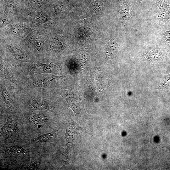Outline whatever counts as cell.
I'll use <instances>...</instances> for the list:
<instances>
[{"instance_id": "52a82bcc", "label": "cell", "mask_w": 170, "mask_h": 170, "mask_svg": "<svg viewBox=\"0 0 170 170\" xmlns=\"http://www.w3.org/2000/svg\"><path fill=\"white\" fill-rule=\"evenodd\" d=\"M18 130L16 122L14 120H8L1 128L0 133L7 135L16 133Z\"/></svg>"}, {"instance_id": "2e32d148", "label": "cell", "mask_w": 170, "mask_h": 170, "mask_svg": "<svg viewBox=\"0 0 170 170\" xmlns=\"http://www.w3.org/2000/svg\"><path fill=\"white\" fill-rule=\"evenodd\" d=\"M8 153L14 156H19L26 153V150L24 148L20 146H13L9 147Z\"/></svg>"}, {"instance_id": "4fadbf2b", "label": "cell", "mask_w": 170, "mask_h": 170, "mask_svg": "<svg viewBox=\"0 0 170 170\" xmlns=\"http://www.w3.org/2000/svg\"><path fill=\"white\" fill-rule=\"evenodd\" d=\"M1 94L4 102L7 107L12 108L13 101L10 93L4 86H1Z\"/></svg>"}, {"instance_id": "30bf717a", "label": "cell", "mask_w": 170, "mask_h": 170, "mask_svg": "<svg viewBox=\"0 0 170 170\" xmlns=\"http://www.w3.org/2000/svg\"><path fill=\"white\" fill-rule=\"evenodd\" d=\"M58 130L53 131L51 132L48 133L39 135L34 138L32 140L33 142L41 144L49 141L57 133Z\"/></svg>"}, {"instance_id": "5b68a950", "label": "cell", "mask_w": 170, "mask_h": 170, "mask_svg": "<svg viewBox=\"0 0 170 170\" xmlns=\"http://www.w3.org/2000/svg\"><path fill=\"white\" fill-rule=\"evenodd\" d=\"M29 107L35 110H43L48 111L53 110L49 103L46 100L39 99H33L28 102Z\"/></svg>"}, {"instance_id": "d6986e66", "label": "cell", "mask_w": 170, "mask_h": 170, "mask_svg": "<svg viewBox=\"0 0 170 170\" xmlns=\"http://www.w3.org/2000/svg\"><path fill=\"white\" fill-rule=\"evenodd\" d=\"M143 0H131L132 6L134 7H138L141 4Z\"/></svg>"}, {"instance_id": "5bb4252c", "label": "cell", "mask_w": 170, "mask_h": 170, "mask_svg": "<svg viewBox=\"0 0 170 170\" xmlns=\"http://www.w3.org/2000/svg\"><path fill=\"white\" fill-rule=\"evenodd\" d=\"M8 49L11 54L19 60L26 61L29 60L28 58L24 53L15 46L12 45L8 46Z\"/></svg>"}, {"instance_id": "ba28073f", "label": "cell", "mask_w": 170, "mask_h": 170, "mask_svg": "<svg viewBox=\"0 0 170 170\" xmlns=\"http://www.w3.org/2000/svg\"><path fill=\"white\" fill-rule=\"evenodd\" d=\"M118 46L114 40L110 39L106 47L105 54L110 59H112L117 54L118 50Z\"/></svg>"}, {"instance_id": "7c38bea8", "label": "cell", "mask_w": 170, "mask_h": 170, "mask_svg": "<svg viewBox=\"0 0 170 170\" xmlns=\"http://www.w3.org/2000/svg\"><path fill=\"white\" fill-rule=\"evenodd\" d=\"M30 44L34 49L38 52L42 51L43 46V41L41 37L38 35L33 36L31 37Z\"/></svg>"}, {"instance_id": "ac0fdd59", "label": "cell", "mask_w": 170, "mask_h": 170, "mask_svg": "<svg viewBox=\"0 0 170 170\" xmlns=\"http://www.w3.org/2000/svg\"><path fill=\"white\" fill-rule=\"evenodd\" d=\"M144 56L147 59L155 60L161 59L162 57V54L156 51H149L145 53Z\"/></svg>"}, {"instance_id": "6da1fadb", "label": "cell", "mask_w": 170, "mask_h": 170, "mask_svg": "<svg viewBox=\"0 0 170 170\" xmlns=\"http://www.w3.org/2000/svg\"><path fill=\"white\" fill-rule=\"evenodd\" d=\"M63 114L65 120V138L66 144L62 152V160L64 162L68 163L71 161V144L75 138L81 133H86L92 135L93 134L90 131L83 129L75 122L68 111H65Z\"/></svg>"}, {"instance_id": "e0dca14e", "label": "cell", "mask_w": 170, "mask_h": 170, "mask_svg": "<svg viewBox=\"0 0 170 170\" xmlns=\"http://www.w3.org/2000/svg\"><path fill=\"white\" fill-rule=\"evenodd\" d=\"M69 0H60L54 5L53 10L54 12H58L67 8L70 4Z\"/></svg>"}, {"instance_id": "7a4b0ae2", "label": "cell", "mask_w": 170, "mask_h": 170, "mask_svg": "<svg viewBox=\"0 0 170 170\" xmlns=\"http://www.w3.org/2000/svg\"><path fill=\"white\" fill-rule=\"evenodd\" d=\"M160 26L167 27L170 21V0H150Z\"/></svg>"}, {"instance_id": "8fae6325", "label": "cell", "mask_w": 170, "mask_h": 170, "mask_svg": "<svg viewBox=\"0 0 170 170\" xmlns=\"http://www.w3.org/2000/svg\"><path fill=\"white\" fill-rule=\"evenodd\" d=\"M51 0H25L27 7L31 10H36L49 3Z\"/></svg>"}, {"instance_id": "9a60e30c", "label": "cell", "mask_w": 170, "mask_h": 170, "mask_svg": "<svg viewBox=\"0 0 170 170\" xmlns=\"http://www.w3.org/2000/svg\"><path fill=\"white\" fill-rule=\"evenodd\" d=\"M35 14V20L38 23L41 24L46 23L49 20V18L48 15L42 10H38Z\"/></svg>"}, {"instance_id": "8992f818", "label": "cell", "mask_w": 170, "mask_h": 170, "mask_svg": "<svg viewBox=\"0 0 170 170\" xmlns=\"http://www.w3.org/2000/svg\"><path fill=\"white\" fill-rule=\"evenodd\" d=\"M67 102L68 106L71 108L75 115L79 114L81 111V108L79 106L80 102H78L77 99L72 94L68 93H62L59 94Z\"/></svg>"}, {"instance_id": "277c9868", "label": "cell", "mask_w": 170, "mask_h": 170, "mask_svg": "<svg viewBox=\"0 0 170 170\" xmlns=\"http://www.w3.org/2000/svg\"><path fill=\"white\" fill-rule=\"evenodd\" d=\"M60 70V65L57 63L33 64L29 67V71L34 74H56Z\"/></svg>"}, {"instance_id": "3957f363", "label": "cell", "mask_w": 170, "mask_h": 170, "mask_svg": "<svg viewBox=\"0 0 170 170\" xmlns=\"http://www.w3.org/2000/svg\"><path fill=\"white\" fill-rule=\"evenodd\" d=\"M64 80L62 76L53 75L40 76L36 79L32 83V87L44 88L59 86Z\"/></svg>"}, {"instance_id": "9c48e42d", "label": "cell", "mask_w": 170, "mask_h": 170, "mask_svg": "<svg viewBox=\"0 0 170 170\" xmlns=\"http://www.w3.org/2000/svg\"><path fill=\"white\" fill-rule=\"evenodd\" d=\"M28 117L31 123L36 126L46 123L48 120V118L46 115L41 113L31 114L29 115Z\"/></svg>"}]
</instances>
